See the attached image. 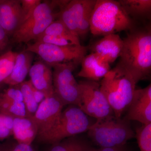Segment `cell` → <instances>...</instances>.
<instances>
[{"mask_svg":"<svg viewBox=\"0 0 151 151\" xmlns=\"http://www.w3.org/2000/svg\"><path fill=\"white\" fill-rule=\"evenodd\" d=\"M123 41L119 63L132 75L137 84L149 77L151 73L150 28L132 30Z\"/></svg>","mask_w":151,"mask_h":151,"instance_id":"cell-1","label":"cell"},{"mask_svg":"<svg viewBox=\"0 0 151 151\" xmlns=\"http://www.w3.org/2000/svg\"><path fill=\"white\" fill-rule=\"evenodd\" d=\"M137 84L119 63L103 77L100 89L116 118H122L134 97Z\"/></svg>","mask_w":151,"mask_h":151,"instance_id":"cell-2","label":"cell"},{"mask_svg":"<svg viewBox=\"0 0 151 151\" xmlns=\"http://www.w3.org/2000/svg\"><path fill=\"white\" fill-rule=\"evenodd\" d=\"M134 20L124 10L119 1L97 0L90 21V32L105 36L134 29Z\"/></svg>","mask_w":151,"mask_h":151,"instance_id":"cell-3","label":"cell"},{"mask_svg":"<svg viewBox=\"0 0 151 151\" xmlns=\"http://www.w3.org/2000/svg\"><path fill=\"white\" fill-rule=\"evenodd\" d=\"M87 132L92 142L100 148L124 145L135 137L130 121L114 115L96 120Z\"/></svg>","mask_w":151,"mask_h":151,"instance_id":"cell-4","label":"cell"},{"mask_svg":"<svg viewBox=\"0 0 151 151\" xmlns=\"http://www.w3.org/2000/svg\"><path fill=\"white\" fill-rule=\"evenodd\" d=\"M65 4L64 1L41 3L32 14L14 33L12 38L14 42L27 43L33 40H35L52 22L58 18L60 12L55 10L57 8L62 9Z\"/></svg>","mask_w":151,"mask_h":151,"instance_id":"cell-5","label":"cell"},{"mask_svg":"<svg viewBox=\"0 0 151 151\" xmlns=\"http://www.w3.org/2000/svg\"><path fill=\"white\" fill-rule=\"evenodd\" d=\"M78 106L69 105L63 110L58 123L43 143L52 144L88 132L94 122Z\"/></svg>","mask_w":151,"mask_h":151,"instance_id":"cell-6","label":"cell"},{"mask_svg":"<svg viewBox=\"0 0 151 151\" xmlns=\"http://www.w3.org/2000/svg\"><path fill=\"white\" fill-rule=\"evenodd\" d=\"M97 0L69 1L60 13L58 19L79 38L90 31L91 14Z\"/></svg>","mask_w":151,"mask_h":151,"instance_id":"cell-7","label":"cell"},{"mask_svg":"<svg viewBox=\"0 0 151 151\" xmlns=\"http://www.w3.org/2000/svg\"><path fill=\"white\" fill-rule=\"evenodd\" d=\"M80 103L78 107L89 117L96 120L114 115L98 81L86 80L78 82Z\"/></svg>","mask_w":151,"mask_h":151,"instance_id":"cell-8","label":"cell"},{"mask_svg":"<svg viewBox=\"0 0 151 151\" xmlns=\"http://www.w3.org/2000/svg\"><path fill=\"white\" fill-rule=\"evenodd\" d=\"M78 64L74 63H60L52 65V78L55 94L64 106H79L80 88L73 72Z\"/></svg>","mask_w":151,"mask_h":151,"instance_id":"cell-9","label":"cell"},{"mask_svg":"<svg viewBox=\"0 0 151 151\" xmlns=\"http://www.w3.org/2000/svg\"><path fill=\"white\" fill-rule=\"evenodd\" d=\"M87 48L82 45L59 46L42 42L28 45L25 50L36 53L50 66L73 62L81 63L86 55Z\"/></svg>","mask_w":151,"mask_h":151,"instance_id":"cell-10","label":"cell"},{"mask_svg":"<svg viewBox=\"0 0 151 151\" xmlns=\"http://www.w3.org/2000/svg\"><path fill=\"white\" fill-rule=\"evenodd\" d=\"M64 105L55 94L40 104L32 119L37 129V138L44 142L58 123Z\"/></svg>","mask_w":151,"mask_h":151,"instance_id":"cell-11","label":"cell"},{"mask_svg":"<svg viewBox=\"0 0 151 151\" xmlns=\"http://www.w3.org/2000/svg\"><path fill=\"white\" fill-rule=\"evenodd\" d=\"M125 119L140 122L142 125L151 124V85L136 89Z\"/></svg>","mask_w":151,"mask_h":151,"instance_id":"cell-12","label":"cell"},{"mask_svg":"<svg viewBox=\"0 0 151 151\" xmlns=\"http://www.w3.org/2000/svg\"><path fill=\"white\" fill-rule=\"evenodd\" d=\"M24 21L21 0H0V24L7 35H13Z\"/></svg>","mask_w":151,"mask_h":151,"instance_id":"cell-13","label":"cell"},{"mask_svg":"<svg viewBox=\"0 0 151 151\" xmlns=\"http://www.w3.org/2000/svg\"><path fill=\"white\" fill-rule=\"evenodd\" d=\"M123 45V39L116 34L104 36L93 44L92 52L95 53L109 64L120 57Z\"/></svg>","mask_w":151,"mask_h":151,"instance_id":"cell-14","label":"cell"},{"mask_svg":"<svg viewBox=\"0 0 151 151\" xmlns=\"http://www.w3.org/2000/svg\"><path fill=\"white\" fill-rule=\"evenodd\" d=\"M29 73L32 84L43 93L45 98L54 94L52 71L50 66L45 63L38 61L32 65Z\"/></svg>","mask_w":151,"mask_h":151,"instance_id":"cell-15","label":"cell"},{"mask_svg":"<svg viewBox=\"0 0 151 151\" xmlns=\"http://www.w3.org/2000/svg\"><path fill=\"white\" fill-rule=\"evenodd\" d=\"M0 112L14 118L27 117L19 89L10 87L0 94Z\"/></svg>","mask_w":151,"mask_h":151,"instance_id":"cell-16","label":"cell"},{"mask_svg":"<svg viewBox=\"0 0 151 151\" xmlns=\"http://www.w3.org/2000/svg\"><path fill=\"white\" fill-rule=\"evenodd\" d=\"M81 63L78 76L91 81L103 79L111 69L110 64L93 52L85 55Z\"/></svg>","mask_w":151,"mask_h":151,"instance_id":"cell-17","label":"cell"},{"mask_svg":"<svg viewBox=\"0 0 151 151\" xmlns=\"http://www.w3.org/2000/svg\"><path fill=\"white\" fill-rule=\"evenodd\" d=\"M33 57V53L27 50L18 53L12 72L3 82L13 86L24 81L32 65Z\"/></svg>","mask_w":151,"mask_h":151,"instance_id":"cell-18","label":"cell"},{"mask_svg":"<svg viewBox=\"0 0 151 151\" xmlns=\"http://www.w3.org/2000/svg\"><path fill=\"white\" fill-rule=\"evenodd\" d=\"M37 135V127L32 118H14L13 135L17 144L31 145Z\"/></svg>","mask_w":151,"mask_h":151,"instance_id":"cell-19","label":"cell"},{"mask_svg":"<svg viewBox=\"0 0 151 151\" xmlns=\"http://www.w3.org/2000/svg\"><path fill=\"white\" fill-rule=\"evenodd\" d=\"M15 86L19 89L22 95L27 117L32 118L39 105L45 99L44 95L36 89L30 80L23 81Z\"/></svg>","mask_w":151,"mask_h":151,"instance_id":"cell-20","label":"cell"},{"mask_svg":"<svg viewBox=\"0 0 151 151\" xmlns=\"http://www.w3.org/2000/svg\"><path fill=\"white\" fill-rule=\"evenodd\" d=\"M90 141L77 135L52 144L48 151H97Z\"/></svg>","mask_w":151,"mask_h":151,"instance_id":"cell-21","label":"cell"},{"mask_svg":"<svg viewBox=\"0 0 151 151\" xmlns=\"http://www.w3.org/2000/svg\"><path fill=\"white\" fill-rule=\"evenodd\" d=\"M119 1L133 20L149 19L151 16V0H120Z\"/></svg>","mask_w":151,"mask_h":151,"instance_id":"cell-22","label":"cell"},{"mask_svg":"<svg viewBox=\"0 0 151 151\" xmlns=\"http://www.w3.org/2000/svg\"><path fill=\"white\" fill-rule=\"evenodd\" d=\"M41 35H53L65 38L76 45H81L79 38L71 32L58 19L52 22Z\"/></svg>","mask_w":151,"mask_h":151,"instance_id":"cell-23","label":"cell"},{"mask_svg":"<svg viewBox=\"0 0 151 151\" xmlns=\"http://www.w3.org/2000/svg\"><path fill=\"white\" fill-rule=\"evenodd\" d=\"M135 137L140 151H151V124L137 128Z\"/></svg>","mask_w":151,"mask_h":151,"instance_id":"cell-24","label":"cell"},{"mask_svg":"<svg viewBox=\"0 0 151 151\" xmlns=\"http://www.w3.org/2000/svg\"><path fill=\"white\" fill-rule=\"evenodd\" d=\"M17 52L9 51L0 56V82H3L10 74Z\"/></svg>","mask_w":151,"mask_h":151,"instance_id":"cell-25","label":"cell"},{"mask_svg":"<svg viewBox=\"0 0 151 151\" xmlns=\"http://www.w3.org/2000/svg\"><path fill=\"white\" fill-rule=\"evenodd\" d=\"M14 118L0 112V141L13 135Z\"/></svg>","mask_w":151,"mask_h":151,"instance_id":"cell-26","label":"cell"},{"mask_svg":"<svg viewBox=\"0 0 151 151\" xmlns=\"http://www.w3.org/2000/svg\"><path fill=\"white\" fill-rule=\"evenodd\" d=\"M35 40V42H42L59 46L77 45L67 39L56 36L41 35Z\"/></svg>","mask_w":151,"mask_h":151,"instance_id":"cell-27","label":"cell"},{"mask_svg":"<svg viewBox=\"0 0 151 151\" xmlns=\"http://www.w3.org/2000/svg\"><path fill=\"white\" fill-rule=\"evenodd\" d=\"M21 2L24 22L32 14L37 7L41 2L40 0H21Z\"/></svg>","mask_w":151,"mask_h":151,"instance_id":"cell-28","label":"cell"},{"mask_svg":"<svg viewBox=\"0 0 151 151\" xmlns=\"http://www.w3.org/2000/svg\"><path fill=\"white\" fill-rule=\"evenodd\" d=\"M9 37L0 24V51L7 47L9 43Z\"/></svg>","mask_w":151,"mask_h":151,"instance_id":"cell-29","label":"cell"},{"mask_svg":"<svg viewBox=\"0 0 151 151\" xmlns=\"http://www.w3.org/2000/svg\"><path fill=\"white\" fill-rule=\"evenodd\" d=\"M97 151H132L127 145L113 147L99 148Z\"/></svg>","mask_w":151,"mask_h":151,"instance_id":"cell-30","label":"cell"},{"mask_svg":"<svg viewBox=\"0 0 151 151\" xmlns=\"http://www.w3.org/2000/svg\"><path fill=\"white\" fill-rule=\"evenodd\" d=\"M16 143L12 141L7 140L4 142H0V151H13Z\"/></svg>","mask_w":151,"mask_h":151,"instance_id":"cell-31","label":"cell"},{"mask_svg":"<svg viewBox=\"0 0 151 151\" xmlns=\"http://www.w3.org/2000/svg\"><path fill=\"white\" fill-rule=\"evenodd\" d=\"M13 151H36L31 145L19 144L16 143Z\"/></svg>","mask_w":151,"mask_h":151,"instance_id":"cell-32","label":"cell"}]
</instances>
